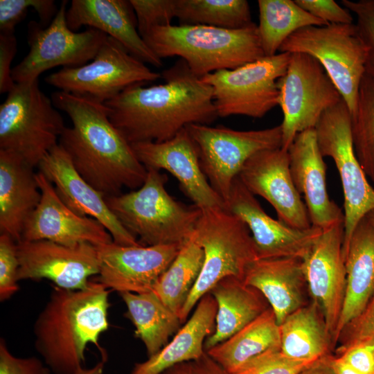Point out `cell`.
<instances>
[{
	"mask_svg": "<svg viewBox=\"0 0 374 374\" xmlns=\"http://www.w3.org/2000/svg\"><path fill=\"white\" fill-rule=\"evenodd\" d=\"M109 291L99 281L82 290L55 286L33 325L35 348L53 374L82 367L89 344L109 328Z\"/></svg>",
	"mask_w": 374,
	"mask_h": 374,
	"instance_id": "3",
	"label": "cell"
},
{
	"mask_svg": "<svg viewBox=\"0 0 374 374\" xmlns=\"http://www.w3.org/2000/svg\"><path fill=\"white\" fill-rule=\"evenodd\" d=\"M46 366L36 357H17L0 339V374H43Z\"/></svg>",
	"mask_w": 374,
	"mask_h": 374,
	"instance_id": "45",
	"label": "cell"
},
{
	"mask_svg": "<svg viewBox=\"0 0 374 374\" xmlns=\"http://www.w3.org/2000/svg\"><path fill=\"white\" fill-rule=\"evenodd\" d=\"M105 361L103 359L89 368H85L83 366L80 367L74 374H103Z\"/></svg>",
	"mask_w": 374,
	"mask_h": 374,
	"instance_id": "50",
	"label": "cell"
},
{
	"mask_svg": "<svg viewBox=\"0 0 374 374\" xmlns=\"http://www.w3.org/2000/svg\"><path fill=\"white\" fill-rule=\"evenodd\" d=\"M280 351L296 361L314 362L328 355L332 343L323 317L312 301L286 317L279 326Z\"/></svg>",
	"mask_w": 374,
	"mask_h": 374,
	"instance_id": "31",
	"label": "cell"
},
{
	"mask_svg": "<svg viewBox=\"0 0 374 374\" xmlns=\"http://www.w3.org/2000/svg\"><path fill=\"white\" fill-rule=\"evenodd\" d=\"M165 82L132 85L104 104L112 123L130 144L163 142L190 124L217 117L212 87L179 59L161 73Z\"/></svg>",
	"mask_w": 374,
	"mask_h": 374,
	"instance_id": "1",
	"label": "cell"
},
{
	"mask_svg": "<svg viewBox=\"0 0 374 374\" xmlns=\"http://www.w3.org/2000/svg\"><path fill=\"white\" fill-rule=\"evenodd\" d=\"M224 208L248 227L258 259L303 258L323 231L312 226L305 230L296 229L274 220L263 210L238 176L233 180Z\"/></svg>",
	"mask_w": 374,
	"mask_h": 374,
	"instance_id": "16",
	"label": "cell"
},
{
	"mask_svg": "<svg viewBox=\"0 0 374 374\" xmlns=\"http://www.w3.org/2000/svg\"><path fill=\"white\" fill-rule=\"evenodd\" d=\"M352 117L342 99L327 109L314 131L319 150L333 160L344 193V256L357 224L374 209V188L363 170L355 152Z\"/></svg>",
	"mask_w": 374,
	"mask_h": 374,
	"instance_id": "9",
	"label": "cell"
},
{
	"mask_svg": "<svg viewBox=\"0 0 374 374\" xmlns=\"http://www.w3.org/2000/svg\"><path fill=\"white\" fill-rule=\"evenodd\" d=\"M69 28L84 26L98 29L119 42L128 52L144 63L161 67L162 60L147 45L137 29L134 10L126 0H73L66 10Z\"/></svg>",
	"mask_w": 374,
	"mask_h": 374,
	"instance_id": "24",
	"label": "cell"
},
{
	"mask_svg": "<svg viewBox=\"0 0 374 374\" xmlns=\"http://www.w3.org/2000/svg\"><path fill=\"white\" fill-rule=\"evenodd\" d=\"M217 303L208 292L197 303L186 324L159 352L136 363L130 374H162L172 366L199 359L204 353V342L215 328Z\"/></svg>",
	"mask_w": 374,
	"mask_h": 374,
	"instance_id": "28",
	"label": "cell"
},
{
	"mask_svg": "<svg viewBox=\"0 0 374 374\" xmlns=\"http://www.w3.org/2000/svg\"><path fill=\"white\" fill-rule=\"evenodd\" d=\"M356 17V26L367 48L366 73L374 78V0H342Z\"/></svg>",
	"mask_w": 374,
	"mask_h": 374,
	"instance_id": "40",
	"label": "cell"
},
{
	"mask_svg": "<svg viewBox=\"0 0 374 374\" xmlns=\"http://www.w3.org/2000/svg\"><path fill=\"white\" fill-rule=\"evenodd\" d=\"M278 52L305 53L318 60L339 90L351 116L355 113L367 60V48L355 24L301 28L283 43Z\"/></svg>",
	"mask_w": 374,
	"mask_h": 374,
	"instance_id": "8",
	"label": "cell"
},
{
	"mask_svg": "<svg viewBox=\"0 0 374 374\" xmlns=\"http://www.w3.org/2000/svg\"><path fill=\"white\" fill-rule=\"evenodd\" d=\"M217 303L215 328L204 342V350L229 339L270 306L263 295L242 280L228 276L209 292Z\"/></svg>",
	"mask_w": 374,
	"mask_h": 374,
	"instance_id": "29",
	"label": "cell"
},
{
	"mask_svg": "<svg viewBox=\"0 0 374 374\" xmlns=\"http://www.w3.org/2000/svg\"><path fill=\"white\" fill-rule=\"evenodd\" d=\"M243 282L263 295L278 326L290 314L307 305L308 287L302 258L256 259L249 266Z\"/></svg>",
	"mask_w": 374,
	"mask_h": 374,
	"instance_id": "25",
	"label": "cell"
},
{
	"mask_svg": "<svg viewBox=\"0 0 374 374\" xmlns=\"http://www.w3.org/2000/svg\"><path fill=\"white\" fill-rule=\"evenodd\" d=\"M351 117L355 154L368 180L374 185V78L366 73L362 80L356 109Z\"/></svg>",
	"mask_w": 374,
	"mask_h": 374,
	"instance_id": "36",
	"label": "cell"
},
{
	"mask_svg": "<svg viewBox=\"0 0 374 374\" xmlns=\"http://www.w3.org/2000/svg\"><path fill=\"white\" fill-rule=\"evenodd\" d=\"M161 77L107 36L91 62L78 67H64L46 76L45 82L60 91L105 103L132 85Z\"/></svg>",
	"mask_w": 374,
	"mask_h": 374,
	"instance_id": "13",
	"label": "cell"
},
{
	"mask_svg": "<svg viewBox=\"0 0 374 374\" xmlns=\"http://www.w3.org/2000/svg\"><path fill=\"white\" fill-rule=\"evenodd\" d=\"M130 145L147 170L162 169L175 177L183 193L198 208H224V202L212 188L202 170L196 145L186 127L163 142Z\"/></svg>",
	"mask_w": 374,
	"mask_h": 374,
	"instance_id": "20",
	"label": "cell"
},
{
	"mask_svg": "<svg viewBox=\"0 0 374 374\" xmlns=\"http://www.w3.org/2000/svg\"><path fill=\"white\" fill-rule=\"evenodd\" d=\"M41 199L27 220L21 240H49L66 246L89 243L98 246L114 242L98 220L75 213L57 195L53 185L41 172L36 173Z\"/></svg>",
	"mask_w": 374,
	"mask_h": 374,
	"instance_id": "21",
	"label": "cell"
},
{
	"mask_svg": "<svg viewBox=\"0 0 374 374\" xmlns=\"http://www.w3.org/2000/svg\"><path fill=\"white\" fill-rule=\"evenodd\" d=\"M134 10L137 29L143 37L152 28L171 25L176 17V0H130Z\"/></svg>",
	"mask_w": 374,
	"mask_h": 374,
	"instance_id": "38",
	"label": "cell"
},
{
	"mask_svg": "<svg viewBox=\"0 0 374 374\" xmlns=\"http://www.w3.org/2000/svg\"><path fill=\"white\" fill-rule=\"evenodd\" d=\"M203 262V249L192 236L154 287L153 292L178 317L199 276Z\"/></svg>",
	"mask_w": 374,
	"mask_h": 374,
	"instance_id": "34",
	"label": "cell"
},
{
	"mask_svg": "<svg viewBox=\"0 0 374 374\" xmlns=\"http://www.w3.org/2000/svg\"><path fill=\"white\" fill-rule=\"evenodd\" d=\"M344 235V222L323 229L302 258L308 293L323 317L332 341L346 289Z\"/></svg>",
	"mask_w": 374,
	"mask_h": 374,
	"instance_id": "17",
	"label": "cell"
},
{
	"mask_svg": "<svg viewBox=\"0 0 374 374\" xmlns=\"http://www.w3.org/2000/svg\"><path fill=\"white\" fill-rule=\"evenodd\" d=\"M277 85L283 114L282 148L286 150L299 133L314 129L323 114L343 99L322 65L305 53H291Z\"/></svg>",
	"mask_w": 374,
	"mask_h": 374,
	"instance_id": "12",
	"label": "cell"
},
{
	"mask_svg": "<svg viewBox=\"0 0 374 374\" xmlns=\"http://www.w3.org/2000/svg\"><path fill=\"white\" fill-rule=\"evenodd\" d=\"M291 53H278L201 79L213 89L218 117L242 115L260 118L279 104L278 80L286 73Z\"/></svg>",
	"mask_w": 374,
	"mask_h": 374,
	"instance_id": "10",
	"label": "cell"
},
{
	"mask_svg": "<svg viewBox=\"0 0 374 374\" xmlns=\"http://www.w3.org/2000/svg\"><path fill=\"white\" fill-rule=\"evenodd\" d=\"M344 262L346 289L332 337L335 344L346 326L362 313L374 296V227L366 217L354 229Z\"/></svg>",
	"mask_w": 374,
	"mask_h": 374,
	"instance_id": "26",
	"label": "cell"
},
{
	"mask_svg": "<svg viewBox=\"0 0 374 374\" xmlns=\"http://www.w3.org/2000/svg\"><path fill=\"white\" fill-rule=\"evenodd\" d=\"M312 363L292 359L280 350H269L229 374H299Z\"/></svg>",
	"mask_w": 374,
	"mask_h": 374,
	"instance_id": "39",
	"label": "cell"
},
{
	"mask_svg": "<svg viewBox=\"0 0 374 374\" xmlns=\"http://www.w3.org/2000/svg\"><path fill=\"white\" fill-rule=\"evenodd\" d=\"M43 374H53V373L47 367H46Z\"/></svg>",
	"mask_w": 374,
	"mask_h": 374,
	"instance_id": "52",
	"label": "cell"
},
{
	"mask_svg": "<svg viewBox=\"0 0 374 374\" xmlns=\"http://www.w3.org/2000/svg\"><path fill=\"white\" fill-rule=\"evenodd\" d=\"M65 127L38 80L15 83L0 105V150L17 155L33 168L58 144Z\"/></svg>",
	"mask_w": 374,
	"mask_h": 374,
	"instance_id": "7",
	"label": "cell"
},
{
	"mask_svg": "<svg viewBox=\"0 0 374 374\" xmlns=\"http://www.w3.org/2000/svg\"><path fill=\"white\" fill-rule=\"evenodd\" d=\"M238 177L253 195L273 206L279 221L296 229L312 226L292 178L288 150L281 147L258 152L247 161Z\"/></svg>",
	"mask_w": 374,
	"mask_h": 374,
	"instance_id": "18",
	"label": "cell"
},
{
	"mask_svg": "<svg viewBox=\"0 0 374 374\" xmlns=\"http://www.w3.org/2000/svg\"><path fill=\"white\" fill-rule=\"evenodd\" d=\"M143 39L161 60L178 56L199 78L265 57L255 23L240 29L171 24L152 28Z\"/></svg>",
	"mask_w": 374,
	"mask_h": 374,
	"instance_id": "4",
	"label": "cell"
},
{
	"mask_svg": "<svg viewBox=\"0 0 374 374\" xmlns=\"http://www.w3.org/2000/svg\"><path fill=\"white\" fill-rule=\"evenodd\" d=\"M186 129L196 145L204 175L224 204L233 180L251 156L282 147L280 125L247 131L203 124H190Z\"/></svg>",
	"mask_w": 374,
	"mask_h": 374,
	"instance_id": "11",
	"label": "cell"
},
{
	"mask_svg": "<svg viewBox=\"0 0 374 374\" xmlns=\"http://www.w3.org/2000/svg\"><path fill=\"white\" fill-rule=\"evenodd\" d=\"M17 243L6 234L0 235V301L10 299L19 290Z\"/></svg>",
	"mask_w": 374,
	"mask_h": 374,
	"instance_id": "41",
	"label": "cell"
},
{
	"mask_svg": "<svg viewBox=\"0 0 374 374\" xmlns=\"http://www.w3.org/2000/svg\"><path fill=\"white\" fill-rule=\"evenodd\" d=\"M341 337H344V341L338 350L374 338V296L362 313L346 326L339 339Z\"/></svg>",
	"mask_w": 374,
	"mask_h": 374,
	"instance_id": "44",
	"label": "cell"
},
{
	"mask_svg": "<svg viewBox=\"0 0 374 374\" xmlns=\"http://www.w3.org/2000/svg\"><path fill=\"white\" fill-rule=\"evenodd\" d=\"M324 359L332 374H365L352 368L337 356L327 355Z\"/></svg>",
	"mask_w": 374,
	"mask_h": 374,
	"instance_id": "48",
	"label": "cell"
},
{
	"mask_svg": "<svg viewBox=\"0 0 374 374\" xmlns=\"http://www.w3.org/2000/svg\"><path fill=\"white\" fill-rule=\"evenodd\" d=\"M339 357L355 370L374 374V338L357 341L338 350Z\"/></svg>",
	"mask_w": 374,
	"mask_h": 374,
	"instance_id": "43",
	"label": "cell"
},
{
	"mask_svg": "<svg viewBox=\"0 0 374 374\" xmlns=\"http://www.w3.org/2000/svg\"><path fill=\"white\" fill-rule=\"evenodd\" d=\"M365 217L374 227V209L371 211Z\"/></svg>",
	"mask_w": 374,
	"mask_h": 374,
	"instance_id": "51",
	"label": "cell"
},
{
	"mask_svg": "<svg viewBox=\"0 0 374 374\" xmlns=\"http://www.w3.org/2000/svg\"><path fill=\"white\" fill-rule=\"evenodd\" d=\"M51 100L72 123L64 128L58 144L87 183L105 196L119 195L123 187L134 190L143 185L148 170L110 121L104 103L63 91L53 93Z\"/></svg>",
	"mask_w": 374,
	"mask_h": 374,
	"instance_id": "2",
	"label": "cell"
},
{
	"mask_svg": "<svg viewBox=\"0 0 374 374\" xmlns=\"http://www.w3.org/2000/svg\"><path fill=\"white\" fill-rule=\"evenodd\" d=\"M33 169L17 155L0 150V232L16 242L41 199Z\"/></svg>",
	"mask_w": 374,
	"mask_h": 374,
	"instance_id": "27",
	"label": "cell"
},
{
	"mask_svg": "<svg viewBox=\"0 0 374 374\" xmlns=\"http://www.w3.org/2000/svg\"><path fill=\"white\" fill-rule=\"evenodd\" d=\"M66 5L67 1L62 2L47 27L30 24L29 51L12 69L15 83L38 80L42 73L56 66H81L96 56L108 35L93 28L82 32L71 30L66 22Z\"/></svg>",
	"mask_w": 374,
	"mask_h": 374,
	"instance_id": "14",
	"label": "cell"
},
{
	"mask_svg": "<svg viewBox=\"0 0 374 374\" xmlns=\"http://www.w3.org/2000/svg\"><path fill=\"white\" fill-rule=\"evenodd\" d=\"M303 10L328 24L353 23L351 12L334 0H295Z\"/></svg>",
	"mask_w": 374,
	"mask_h": 374,
	"instance_id": "42",
	"label": "cell"
},
{
	"mask_svg": "<svg viewBox=\"0 0 374 374\" xmlns=\"http://www.w3.org/2000/svg\"><path fill=\"white\" fill-rule=\"evenodd\" d=\"M17 250V281L46 278L61 288L82 290L100 271L96 247L89 243L70 247L45 240H21Z\"/></svg>",
	"mask_w": 374,
	"mask_h": 374,
	"instance_id": "15",
	"label": "cell"
},
{
	"mask_svg": "<svg viewBox=\"0 0 374 374\" xmlns=\"http://www.w3.org/2000/svg\"><path fill=\"white\" fill-rule=\"evenodd\" d=\"M280 327L269 307L254 320L206 353L228 373L269 350H280Z\"/></svg>",
	"mask_w": 374,
	"mask_h": 374,
	"instance_id": "30",
	"label": "cell"
},
{
	"mask_svg": "<svg viewBox=\"0 0 374 374\" xmlns=\"http://www.w3.org/2000/svg\"><path fill=\"white\" fill-rule=\"evenodd\" d=\"M38 168L53 185L63 203L75 213L99 221L111 234L114 242L118 244L141 245L111 211L105 195L78 172L70 157L59 144L48 152Z\"/></svg>",
	"mask_w": 374,
	"mask_h": 374,
	"instance_id": "22",
	"label": "cell"
},
{
	"mask_svg": "<svg viewBox=\"0 0 374 374\" xmlns=\"http://www.w3.org/2000/svg\"><path fill=\"white\" fill-rule=\"evenodd\" d=\"M17 52L14 34H0V93H8L15 86L11 63Z\"/></svg>",
	"mask_w": 374,
	"mask_h": 374,
	"instance_id": "46",
	"label": "cell"
},
{
	"mask_svg": "<svg viewBox=\"0 0 374 374\" xmlns=\"http://www.w3.org/2000/svg\"><path fill=\"white\" fill-rule=\"evenodd\" d=\"M288 152L292 178L304 198L312 226L323 230L344 222V213L328 193L326 166L314 129L299 133Z\"/></svg>",
	"mask_w": 374,
	"mask_h": 374,
	"instance_id": "23",
	"label": "cell"
},
{
	"mask_svg": "<svg viewBox=\"0 0 374 374\" xmlns=\"http://www.w3.org/2000/svg\"><path fill=\"white\" fill-rule=\"evenodd\" d=\"M162 374H229L218 363L205 353L199 359L176 364Z\"/></svg>",
	"mask_w": 374,
	"mask_h": 374,
	"instance_id": "47",
	"label": "cell"
},
{
	"mask_svg": "<svg viewBox=\"0 0 374 374\" xmlns=\"http://www.w3.org/2000/svg\"><path fill=\"white\" fill-rule=\"evenodd\" d=\"M30 8L44 24L51 22L58 11L53 0H0L1 33L14 34L15 26Z\"/></svg>",
	"mask_w": 374,
	"mask_h": 374,
	"instance_id": "37",
	"label": "cell"
},
{
	"mask_svg": "<svg viewBox=\"0 0 374 374\" xmlns=\"http://www.w3.org/2000/svg\"><path fill=\"white\" fill-rule=\"evenodd\" d=\"M179 25H203L226 29L249 26V4L246 0H176Z\"/></svg>",
	"mask_w": 374,
	"mask_h": 374,
	"instance_id": "35",
	"label": "cell"
},
{
	"mask_svg": "<svg viewBox=\"0 0 374 374\" xmlns=\"http://www.w3.org/2000/svg\"><path fill=\"white\" fill-rule=\"evenodd\" d=\"M299 374H332L324 357L313 362Z\"/></svg>",
	"mask_w": 374,
	"mask_h": 374,
	"instance_id": "49",
	"label": "cell"
},
{
	"mask_svg": "<svg viewBox=\"0 0 374 374\" xmlns=\"http://www.w3.org/2000/svg\"><path fill=\"white\" fill-rule=\"evenodd\" d=\"M100 260L98 280L118 293L153 292L181 246H123L114 242L96 246Z\"/></svg>",
	"mask_w": 374,
	"mask_h": 374,
	"instance_id": "19",
	"label": "cell"
},
{
	"mask_svg": "<svg viewBox=\"0 0 374 374\" xmlns=\"http://www.w3.org/2000/svg\"><path fill=\"white\" fill-rule=\"evenodd\" d=\"M193 237L203 249L204 262L179 314L181 323L200 299L220 280L228 276L243 280L249 266L258 259L248 227L224 208L201 210Z\"/></svg>",
	"mask_w": 374,
	"mask_h": 374,
	"instance_id": "6",
	"label": "cell"
},
{
	"mask_svg": "<svg viewBox=\"0 0 374 374\" xmlns=\"http://www.w3.org/2000/svg\"><path fill=\"white\" fill-rule=\"evenodd\" d=\"M258 32L265 57L276 55L283 43L298 30L328 24L315 17L292 0H258Z\"/></svg>",
	"mask_w": 374,
	"mask_h": 374,
	"instance_id": "33",
	"label": "cell"
},
{
	"mask_svg": "<svg viewBox=\"0 0 374 374\" xmlns=\"http://www.w3.org/2000/svg\"><path fill=\"white\" fill-rule=\"evenodd\" d=\"M119 294L127 308L125 317L135 326L136 337L144 344L148 357L154 355L180 329L181 323L179 317L153 292Z\"/></svg>",
	"mask_w": 374,
	"mask_h": 374,
	"instance_id": "32",
	"label": "cell"
},
{
	"mask_svg": "<svg viewBox=\"0 0 374 374\" xmlns=\"http://www.w3.org/2000/svg\"><path fill=\"white\" fill-rule=\"evenodd\" d=\"M168 177L149 169L143 185L134 190L105 196L121 224L143 246L173 244L182 247L193 236L201 215L194 204L177 201L167 191Z\"/></svg>",
	"mask_w": 374,
	"mask_h": 374,
	"instance_id": "5",
	"label": "cell"
}]
</instances>
